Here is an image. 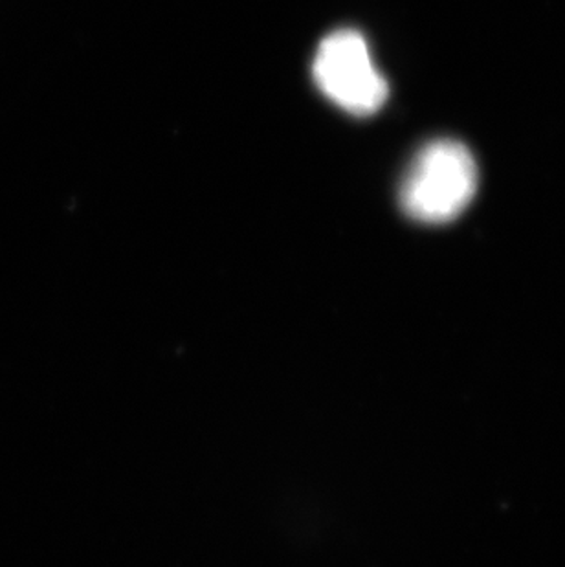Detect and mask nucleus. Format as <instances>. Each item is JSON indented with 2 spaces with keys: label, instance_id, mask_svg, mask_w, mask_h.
I'll list each match as a JSON object with an SVG mask.
<instances>
[{
  "label": "nucleus",
  "instance_id": "nucleus-1",
  "mask_svg": "<svg viewBox=\"0 0 565 567\" xmlns=\"http://www.w3.org/2000/svg\"><path fill=\"white\" fill-rule=\"evenodd\" d=\"M477 192V166L469 147L438 140L415 156L405 173L400 204L408 217L443 225L463 214Z\"/></svg>",
  "mask_w": 565,
  "mask_h": 567
},
{
  "label": "nucleus",
  "instance_id": "nucleus-2",
  "mask_svg": "<svg viewBox=\"0 0 565 567\" xmlns=\"http://www.w3.org/2000/svg\"><path fill=\"white\" fill-rule=\"evenodd\" d=\"M316 85L347 113L369 116L388 100V81L374 66L362 33L338 30L318 47L312 63Z\"/></svg>",
  "mask_w": 565,
  "mask_h": 567
}]
</instances>
